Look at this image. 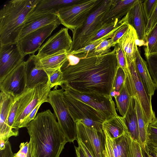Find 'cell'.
Masks as SVG:
<instances>
[{
	"instance_id": "6da1fadb",
	"label": "cell",
	"mask_w": 157,
	"mask_h": 157,
	"mask_svg": "<svg viewBox=\"0 0 157 157\" xmlns=\"http://www.w3.org/2000/svg\"><path fill=\"white\" fill-rule=\"evenodd\" d=\"M118 67L114 49L106 54L80 58L72 65H63L64 84L82 93L110 95Z\"/></svg>"
},
{
	"instance_id": "7a4b0ae2",
	"label": "cell",
	"mask_w": 157,
	"mask_h": 157,
	"mask_svg": "<svg viewBox=\"0 0 157 157\" xmlns=\"http://www.w3.org/2000/svg\"><path fill=\"white\" fill-rule=\"evenodd\" d=\"M56 118L47 109L37 113L26 127L32 157H59L67 142Z\"/></svg>"
},
{
	"instance_id": "3957f363",
	"label": "cell",
	"mask_w": 157,
	"mask_h": 157,
	"mask_svg": "<svg viewBox=\"0 0 157 157\" xmlns=\"http://www.w3.org/2000/svg\"><path fill=\"white\" fill-rule=\"evenodd\" d=\"M40 0H12L0 11V45L17 42L22 27Z\"/></svg>"
},
{
	"instance_id": "277c9868",
	"label": "cell",
	"mask_w": 157,
	"mask_h": 157,
	"mask_svg": "<svg viewBox=\"0 0 157 157\" xmlns=\"http://www.w3.org/2000/svg\"><path fill=\"white\" fill-rule=\"evenodd\" d=\"M113 1L103 0L100 5L82 25L72 31V43L71 49L69 52L78 50L87 45L98 32L107 25L104 24L105 17Z\"/></svg>"
},
{
	"instance_id": "5b68a950",
	"label": "cell",
	"mask_w": 157,
	"mask_h": 157,
	"mask_svg": "<svg viewBox=\"0 0 157 157\" xmlns=\"http://www.w3.org/2000/svg\"><path fill=\"white\" fill-rule=\"evenodd\" d=\"M126 56L128 68L125 72V82L127 88L131 97L136 96L138 98L145 121L149 125L156 118L152 108V96L147 92L140 77L135 60H132Z\"/></svg>"
},
{
	"instance_id": "8992f818",
	"label": "cell",
	"mask_w": 157,
	"mask_h": 157,
	"mask_svg": "<svg viewBox=\"0 0 157 157\" xmlns=\"http://www.w3.org/2000/svg\"><path fill=\"white\" fill-rule=\"evenodd\" d=\"M63 98L75 122L79 121L88 127L98 131L103 130V124L106 120L100 112L64 91Z\"/></svg>"
},
{
	"instance_id": "52a82bcc",
	"label": "cell",
	"mask_w": 157,
	"mask_h": 157,
	"mask_svg": "<svg viewBox=\"0 0 157 157\" xmlns=\"http://www.w3.org/2000/svg\"><path fill=\"white\" fill-rule=\"evenodd\" d=\"M63 91L62 89L51 90L48 97V102L53 109L67 142H73L77 140L76 125L63 100Z\"/></svg>"
},
{
	"instance_id": "ba28073f",
	"label": "cell",
	"mask_w": 157,
	"mask_h": 157,
	"mask_svg": "<svg viewBox=\"0 0 157 157\" xmlns=\"http://www.w3.org/2000/svg\"><path fill=\"white\" fill-rule=\"evenodd\" d=\"M103 0H84L59 10L56 15L61 23L72 31L82 25Z\"/></svg>"
},
{
	"instance_id": "9c48e42d",
	"label": "cell",
	"mask_w": 157,
	"mask_h": 157,
	"mask_svg": "<svg viewBox=\"0 0 157 157\" xmlns=\"http://www.w3.org/2000/svg\"><path fill=\"white\" fill-rule=\"evenodd\" d=\"M66 94L89 105L100 112L105 120L117 115L115 103L110 95L81 92L66 84L61 86Z\"/></svg>"
},
{
	"instance_id": "30bf717a",
	"label": "cell",
	"mask_w": 157,
	"mask_h": 157,
	"mask_svg": "<svg viewBox=\"0 0 157 157\" xmlns=\"http://www.w3.org/2000/svg\"><path fill=\"white\" fill-rule=\"evenodd\" d=\"M77 140L81 142L93 157H105V136L103 130L98 131L79 121L75 122Z\"/></svg>"
},
{
	"instance_id": "8fae6325",
	"label": "cell",
	"mask_w": 157,
	"mask_h": 157,
	"mask_svg": "<svg viewBox=\"0 0 157 157\" xmlns=\"http://www.w3.org/2000/svg\"><path fill=\"white\" fill-rule=\"evenodd\" d=\"M72 40L67 28H61L50 37L38 50L36 59H40L55 55L68 53L71 49Z\"/></svg>"
},
{
	"instance_id": "7c38bea8",
	"label": "cell",
	"mask_w": 157,
	"mask_h": 157,
	"mask_svg": "<svg viewBox=\"0 0 157 157\" xmlns=\"http://www.w3.org/2000/svg\"><path fill=\"white\" fill-rule=\"evenodd\" d=\"M60 24L58 21L46 25L29 33L18 40L17 42L22 54L25 56L34 54L44 40Z\"/></svg>"
},
{
	"instance_id": "4fadbf2b",
	"label": "cell",
	"mask_w": 157,
	"mask_h": 157,
	"mask_svg": "<svg viewBox=\"0 0 157 157\" xmlns=\"http://www.w3.org/2000/svg\"><path fill=\"white\" fill-rule=\"evenodd\" d=\"M17 42L0 45V82L24 61Z\"/></svg>"
},
{
	"instance_id": "5bb4252c",
	"label": "cell",
	"mask_w": 157,
	"mask_h": 157,
	"mask_svg": "<svg viewBox=\"0 0 157 157\" xmlns=\"http://www.w3.org/2000/svg\"><path fill=\"white\" fill-rule=\"evenodd\" d=\"M26 82L25 62L24 61L0 82V90L16 97L27 89Z\"/></svg>"
},
{
	"instance_id": "9a60e30c",
	"label": "cell",
	"mask_w": 157,
	"mask_h": 157,
	"mask_svg": "<svg viewBox=\"0 0 157 157\" xmlns=\"http://www.w3.org/2000/svg\"><path fill=\"white\" fill-rule=\"evenodd\" d=\"M103 130L105 136V157H129L132 138L128 132L113 139Z\"/></svg>"
},
{
	"instance_id": "2e32d148",
	"label": "cell",
	"mask_w": 157,
	"mask_h": 157,
	"mask_svg": "<svg viewBox=\"0 0 157 157\" xmlns=\"http://www.w3.org/2000/svg\"><path fill=\"white\" fill-rule=\"evenodd\" d=\"M51 89L48 81L46 84L36 87L33 98L15 118L14 127L15 129L19 130L20 128H23L26 118L40 103L43 101L48 102V97Z\"/></svg>"
},
{
	"instance_id": "e0dca14e",
	"label": "cell",
	"mask_w": 157,
	"mask_h": 157,
	"mask_svg": "<svg viewBox=\"0 0 157 157\" xmlns=\"http://www.w3.org/2000/svg\"><path fill=\"white\" fill-rule=\"evenodd\" d=\"M127 15L128 22L136 30L138 39L146 42L145 30L147 20L142 1L136 0Z\"/></svg>"
},
{
	"instance_id": "ac0fdd59",
	"label": "cell",
	"mask_w": 157,
	"mask_h": 157,
	"mask_svg": "<svg viewBox=\"0 0 157 157\" xmlns=\"http://www.w3.org/2000/svg\"><path fill=\"white\" fill-rule=\"evenodd\" d=\"M16 98L11 94L1 91L0 96V140L5 142L13 134L8 125L9 112Z\"/></svg>"
},
{
	"instance_id": "d6986e66",
	"label": "cell",
	"mask_w": 157,
	"mask_h": 157,
	"mask_svg": "<svg viewBox=\"0 0 157 157\" xmlns=\"http://www.w3.org/2000/svg\"><path fill=\"white\" fill-rule=\"evenodd\" d=\"M58 21H59L56 14L53 12L31 15L22 27L18 40L33 31Z\"/></svg>"
},
{
	"instance_id": "ffe728a7",
	"label": "cell",
	"mask_w": 157,
	"mask_h": 157,
	"mask_svg": "<svg viewBox=\"0 0 157 157\" xmlns=\"http://www.w3.org/2000/svg\"><path fill=\"white\" fill-rule=\"evenodd\" d=\"M25 62L26 89L34 88L48 82V76L47 73L36 67L34 54L31 55Z\"/></svg>"
},
{
	"instance_id": "44dd1931",
	"label": "cell",
	"mask_w": 157,
	"mask_h": 157,
	"mask_svg": "<svg viewBox=\"0 0 157 157\" xmlns=\"http://www.w3.org/2000/svg\"><path fill=\"white\" fill-rule=\"evenodd\" d=\"M136 0H113V2L106 13L104 24L109 25L117 20H121L131 9Z\"/></svg>"
},
{
	"instance_id": "7402d4cb",
	"label": "cell",
	"mask_w": 157,
	"mask_h": 157,
	"mask_svg": "<svg viewBox=\"0 0 157 157\" xmlns=\"http://www.w3.org/2000/svg\"><path fill=\"white\" fill-rule=\"evenodd\" d=\"M67 53H60L37 59L35 55L36 67L44 71L49 76L56 70L61 68L67 60Z\"/></svg>"
},
{
	"instance_id": "603a6c76",
	"label": "cell",
	"mask_w": 157,
	"mask_h": 157,
	"mask_svg": "<svg viewBox=\"0 0 157 157\" xmlns=\"http://www.w3.org/2000/svg\"><path fill=\"white\" fill-rule=\"evenodd\" d=\"M137 38L136 30L130 25L128 31L118 41L126 56L132 60H135L138 49L136 43V39Z\"/></svg>"
},
{
	"instance_id": "cb8c5ba5",
	"label": "cell",
	"mask_w": 157,
	"mask_h": 157,
	"mask_svg": "<svg viewBox=\"0 0 157 157\" xmlns=\"http://www.w3.org/2000/svg\"><path fill=\"white\" fill-rule=\"evenodd\" d=\"M84 0H40L31 15L52 12L56 13L60 9L78 3Z\"/></svg>"
},
{
	"instance_id": "d4e9b609",
	"label": "cell",
	"mask_w": 157,
	"mask_h": 157,
	"mask_svg": "<svg viewBox=\"0 0 157 157\" xmlns=\"http://www.w3.org/2000/svg\"><path fill=\"white\" fill-rule=\"evenodd\" d=\"M102 126L103 129L106 130L113 139L128 132L124 118L118 115L105 120Z\"/></svg>"
},
{
	"instance_id": "484cf974",
	"label": "cell",
	"mask_w": 157,
	"mask_h": 157,
	"mask_svg": "<svg viewBox=\"0 0 157 157\" xmlns=\"http://www.w3.org/2000/svg\"><path fill=\"white\" fill-rule=\"evenodd\" d=\"M135 63L138 74L147 93L151 96L156 88L148 71L147 62L142 57L139 49L136 53Z\"/></svg>"
},
{
	"instance_id": "4316f807",
	"label": "cell",
	"mask_w": 157,
	"mask_h": 157,
	"mask_svg": "<svg viewBox=\"0 0 157 157\" xmlns=\"http://www.w3.org/2000/svg\"><path fill=\"white\" fill-rule=\"evenodd\" d=\"M128 132L132 139L139 143V130L134 98H132L130 105L124 117Z\"/></svg>"
},
{
	"instance_id": "83f0119b",
	"label": "cell",
	"mask_w": 157,
	"mask_h": 157,
	"mask_svg": "<svg viewBox=\"0 0 157 157\" xmlns=\"http://www.w3.org/2000/svg\"><path fill=\"white\" fill-rule=\"evenodd\" d=\"M133 98L134 101L135 108L138 120L139 144L142 148L147 144L148 129L149 125L147 124L145 121L138 98L136 96Z\"/></svg>"
},
{
	"instance_id": "f1b7e54d",
	"label": "cell",
	"mask_w": 157,
	"mask_h": 157,
	"mask_svg": "<svg viewBox=\"0 0 157 157\" xmlns=\"http://www.w3.org/2000/svg\"><path fill=\"white\" fill-rule=\"evenodd\" d=\"M114 98L117 110L122 117H124L129 108L132 98L125 82L120 95Z\"/></svg>"
},
{
	"instance_id": "f546056e",
	"label": "cell",
	"mask_w": 157,
	"mask_h": 157,
	"mask_svg": "<svg viewBox=\"0 0 157 157\" xmlns=\"http://www.w3.org/2000/svg\"><path fill=\"white\" fill-rule=\"evenodd\" d=\"M127 21H128V17L127 14L120 21L117 20L107 25L102 28L91 39L87 45L104 36L114 33L118 28Z\"/></svg>"
},
{
	"instance_id": "4dcf8cb0",
	"label": "cell",
	"mask_w": 157,
	"mask_h": 157,
	"mask_svg": "<svg viewBox=\"0 0 157 157\" xmlns=\"http://www.w3.org/2000/svg\"><path fill=\"white\" fill-rule=\"evenodd\" d=\"M146 43L144 48L145 57L157 55V24L146 38Z\"/></svg>"
},
{
	"instance_id": "1f68e13d",
	"label": "cell",
	"mask_w": 157,
	"mask_h": 157,
	"mask_svg": "<svg viewBox=\"0 0 157 157\" xmlns=\"http://www.w3.org/2000/svg\"><path fill=\"white\" fill-rule=\"evenodd\" d=\"M116 45L112 38L103 40L92 52L86 55H79L77 56L78 58L85 57L86 56H94L102 55L108 53L111 50L110 48L112 47H114Z\"/></svg>"
},
{
	"instance_id": "d6a6232c",
	"label": "cell",
	"mask_w": 157,
	"mask_h": 157,
	"mask_svg": "<svg viewBox=\"0 0 157 157\" xmlns=\"http://www.w3.org/2000/svg\"><path fill=\"white\" fill-rule=\"evenodd\" d=\"M21 95L16 97L12 105L8 116V125L13 134V136H17L19 134V130L16 129L14 128V124L19 106Z\"/></svg>"
},
{
	"instance_id": "836d02e7",
	"label": "cell",
	"mask_w": 157,
	"mask_h": 157,
	"mask_svg": "<svg viewBox=\"0 0 157 157\" xmlns=\"http://www.w3.org/2000/svg\"><path fill=\"white\" fill-rule=\"evenodd\" d=\"M114 33H113L106 36L86 45L82 48L67 53L75 56L80 54L86 55L92 52L103 40L112 38L114 36Z\"/></svg>"
},
{
	"instance_id": "e575fe53",
	"label": "cell",
	"mask_w": 157,
	"mask_h": 157,
	"mask_svg": "<svg viewBox=\"0 0 157 157\" xmlns=\"http://www.w3.org/2000/svg\"><path fill=\"white\" fill-rule=\"evenodd\" d=\"M145 58L150 76L156 89L157 90V55Z\"/></svg>"
},
{
	"instance_id": "d590c367",
	"label": "cell",
	"mask_w": 157,
	"mask_h": 157,
	"mask_svg": "<svg viewBox=\"0 0 157 157\" xmlns=\"http://www.w3.org/2000/svg\"><path fill=\"white\" fill-rule=\"evenodd\" d=\"M48 76V82L51 88L55 86L54 89H57L58 86H61L65 83L61 68L56 70Z\"/></svg>"
},
{
	"instance_id": "8d00e7d4",
	"label": "cell",
	"mask_w": 157,
	"mask_h": 157,
	"mask_svg": "<svg viewBox=\"0 0 157 157\" xmlns=\"http://www.w3.org/2000/svg\"><path fill=\"white\" fill-rule=\"evenodd\" d=\"M126 79L125 72L121 67L118 66L115 77L112 91L120 92Z\"/></svg>"
},
{
	"instance_id": "74e56055",
	"label": "cell",
	"mask_w": 157,
	"mask_h": 157,
	"mask_svg": "<svg viewBox=\"0 0 157 157\" xmlns=\"http://www.w3.org/2000/svg\"><path fill=\"white\" fill-rule=\"evenodd\" d=\"M118 62V66L121 67L125 72L128 68L126 56L120 44L118 43L114 47Z\"/></svg>"
},
{
	"instance_id": "f35d334b",
	"label": "cell",
	"mask_w": 157,
	"mask_h": 157,
	"mask_svg": "<svg viewBox=\"0 0 157 157\" xmlns=\"http://www.w3.org/2000/svg\"><path fill=\"white\" fill-rule=\"evenodd\" d=\"M147 135V144L153 147H157V127L149 124Z\"/></svg>"
},
{
	"instance_id": "ab89813d",
	"label": "cell",
	"mask_w": 157,
	"mask_h": 157,
	"mask_svg": "<svg viewBox=\"0 0 157 157\" xmlns=\"http://www.w3.org/2000/svg\"><path fill=\"white\" fill-rule=\"evenodd\" d=\"M144 10L147 20L157 6V0H146L142 1Z\"/></svg>"
},
{
	"instance_id": "60d3db41",
	"label": "cell",
	"mask_w": 157,
	"mask_h": 157,
	"mask_svg": "<svg viewBox=\"0 0 157 157\" xmlns=\"http://www.w3.org/2000/svg\"><path fill=\"white\" fill-rule=\"evenodd\" d=\"M15 157H32L30 143L28 142L21 143L20 145V149L14 154Z\"/></svg>"
},
{
	"instance_id": "b9f144b4",
	"label": "cell",
	"mask_w": 157,
	"mask_h": 157,
	"mask_svg": "<svg viewBox=\"0 0 157 157\" xmlns=\"http://www.w3.org/2000/svg\"><path fill=\"white\" fill-rule=\"evenodd\" d=\"M157 24V6L147 21L145 30L146 39L151 32Z\"/></svg>"
},
{
	"instance_id": "7bdbcfd3",
	"label": "cell",
	"mask_w": 157,
	"mask_h": 157,
	"mask_svg": "<svg viewBox=\"0 0 157 157\" xmlns=\"http://www.w3.org/2000/svg\"><path fill=\"white\" fill-rule=\"evenodd\" d=\"M130 25L128 21L122 25L115 32L113 37L111 38L113 43L116 44L118 40L129 29Z\"/></svg>"
},
{
	"instance_id": "ee69618b",
	"label": "cell",
	"mask_w": 157,
	"mask_h": 157,
	"mask_svg": "<svg viewBox=\"0 0 157 157\" xmlns=\"http://www.w3.org/2000/svg\"><path fill=\"white\" fill-rule=\"evenodd\" d=\"M129 157H143L140 144L132 139Z\"/></svg>"
},
{
	"instance_id": "f6af8a7d",
	"label": "cell",
	"mask_w": 157,
	"mask_h": 157,
	"mask_svg": "<svg viewBox=\"0 0 157 157\" xmlns=\"http://www.w3.org/2000/svg\"><path fill=\"white\" fill-rule=\"evenodd\" d=\"M46 102L43 101L40 103L30 113L26 118L23 124V127H26L29 123L36 117L37 112L41 105L44 103Z\"/></svg>"
},
{
	"instance_id": "bcb514c9",
	"label": "cell",
	"mask_w": 157,
	"mask_h": 157,
	"mask_svg": "<svg viewBox=\"0 0 157 157\" xmlns=\"http://www.w3.org/2000/svg\"><path fill=\"white\" fill-rule=\"evenodd\" d=\"M0 157H15L12 150L10 142L7 141L6 144L5 148L0 150Z\"/></svg>"
},
{
	"instance_id": "7dc6e473",
	"label": "cell",
	"mask_w": 157,
	"mask_h": 157,
	"mask_svg": "<svg viewBox=\"0 0 157 157\" xmlns=\"http://www.w3.org/2000/svg\"><path fill=\"white\" fill-rule=\"evenodd\" d=\"M141 148L143 157H157V154L154 152L152 147L147 144Z\"/></svg>"
},
{
	"instance_id": "c3c4849f",
	"label": "cell",
	"mask_w": 157,
	"mask_h": 157,
	"mask_svg": "<svg viewBox=\"0 0 157 157\" xmlns=\"http://www.w3.org/2000/svg\"><path fill=\"white\" fill-rule=\"evenodd\" d=\"M78 145L83 150L87 157H93L85 146L80 141L77 140Z\"/></svg>"
},
{
	"instance_id": "681fc988",
	"label": "cell",
	"mask_w": 157,
	"mask_h": 157,
	"mask_svg": "<svg viewBox=\"0 0 157 157\" xmlns=\"http://www.w3.org/2000/svg\"><path fill=\"white\" fill-rule=\"evenodd\" d=\"M77 157H87L82 149L79 146L77 147L75 146Z\"/></svg>"
},
{
	"instance_id": "f907efd6",
	"label": "cell",
	"mask_w": 157,
	"mask_h": 157,
	"mask_svg": "<svg viewBox=\"0 0 157 157\" xmlns=\"http://www.w3.org/2000/svg\"><path fill=\"white\" fill-rule=\"evenodd\" d=\"M136 43L137 46L141 47L142 46H144L145 47L146 46V43L143 40H139L138 38L136 39Z\"/></svg>"
},
{
	"instance_id": "816d5d0a",
	"label": "cell",
	"mask_w": 157,
	"mask_h": 157,
	"mask_svg": "<svg viewBox=\"0 0 157 157\" xmlns=\"http://www.w3.org/2000/svg\"><path fill=\"white\" fill-rule=\"evenodd\" d=\"M150 124L152 126L157 127V118H156L155 120L153 122Z\"/></svg>"
},
{
	"instance_id": "f5cc1de1",
	"label": "cell",
	"mask_w": 157,
	"mask_h": 157,
	"mask_svg": "<svg viewBox=\"0 0 157 157\" xmlns=\"http://www.w3.org/2000/svg\"><path fill=\"white\" fill-rule=\"evenodd\" d=\"M154 152L157 154V147H152Z\"/></svg>"
}]
</instances>
